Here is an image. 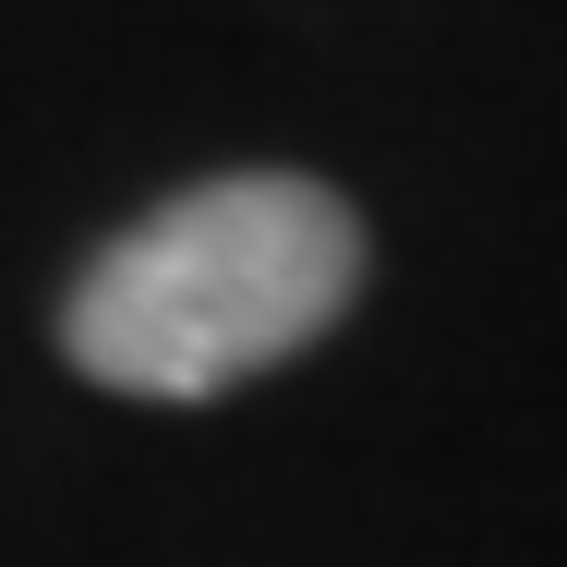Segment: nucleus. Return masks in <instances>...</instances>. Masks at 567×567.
<instances>
[{
  "instance_id": "nucleus-1",
  "label": "nucleus",
  "mask_w": 567,
  "mask_h": 567,
  "mask_svg": "<svg viewBox=\"0 0 567 567\" xmlns=\"http://www.w3.org/2000/svg\"><path fill=\"white\" fill-rule=\"evenodd\" d=\"M362 302V218L315 169H206L85 254L61 362L110 399H229Z\"/></svg>"
}]
</instances>
